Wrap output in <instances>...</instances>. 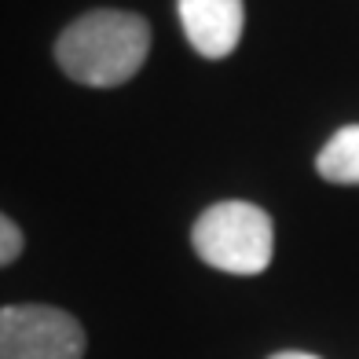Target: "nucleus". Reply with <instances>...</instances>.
<instances>
[{"label":"nucleus","mask_w":359,"mask_h":359,"mask_svg":"<svg viewBox=\"0 0 359 359\" xmlns=\"http://www.w3.org/2000/svg\"><path fill=\"white\" fill-rule=\"evenodd\" d=\"M19 253H22V231H19V224L0 213V268L11 264Z\"/></svg>","instance_id":"423d86ee"},{"label":"nucleus","mask_w":359,"mask_h":359,"mask_svg":"<svg viewBox=\"0 0 359 359\" xmlns=\"http://www.w3.org/2000/svg\"><path fill=\"white\" fill-rule=\"evenodd\" d=\"M316 169L326 184L355 187L359 184V125H345L323 143Z\"/></svg>","instance_id":"39448f33"},{"label":"nucleus","mask_w":359,"mask_h":359,"mask_svg":"<svg viewBox=\"0 0 359 359\" xmlns=\"http://www.w3.org/2000/svg\"><path fill=\"white\" fill-rule=\"evenodd\" d=\"M180 26L202 59H227L246 29L242 0H176Z\"/></svg>","instance_id":"20e7f679"},{"label":"nucleus","mask_w":359,"mask_h":359,"mask_svg":"<svg viewBox=\"0 0 359 359\" xmlns=\"http://www.w3.org/2000/svg\"><path fill=\"white\" fill-rule=\"evenodd\" d=\"M151 52V22L136 11L95 8L62 29L55 62L70 81L85 88H118L133 81Z\"/></svg>","instance_id":"f257e3e1"},{"label":"nucleus","mask_w":359,"mask_h":359,"mask_svg":"<svg viewBox=\"0 0 359 359\" xmlns=\"http://www.w3.org/2000/svg\"><path fill=\"white\" fill-rule=\"evenodd\" d=\"M85 330L52 304L0 308V359H81Z\"/></svg>","instance_id":"7ed1b4c3"},{"label":"nucleus","mask_w":359,"mask_h":359,"mask_svg":"<svg viewBox=\"0 0 359 359\" xmlns=\"http://www.w3.org/2000/svg\"><path fill=\"white\" fill-rule=\"evenodd\" d=\"M268 359H319V355H312V352H275Z\"/></svg>","instance_id":"0eeeda50"},{"label":"nucleus","mask_w":359,"mask_h":359,"mask_svg":"<svg viewBox=\"0 0 359 359\" xmlns=\"http://www.w3.org/2000/svg\"><path fill=\"white\" fill-rule=\"evenodd\" d=\"M191 246L217 271L260 275L275 253V224L253 202H217L194 220Z\"/></svg>","instance_id":"f03ea898"}]
</instances>
